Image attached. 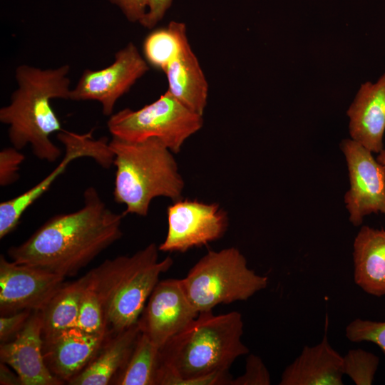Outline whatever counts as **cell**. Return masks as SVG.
<instances>
[{
    "label": "cell",
    "mask_w": 385,
    "mask_h": 385,
    "mask_svg": "<svg viewBox=\"0 0 385 385\" xmlns=\"http://www.w3.org/2000/svg\"><path fill=\"white\" fill-rule=\"evenodd\" d=\"M181 279L159 281L138 319L141 333L159 348L184 329L198 315Z\"/></svg>",
    "instance_id": "13"
},
{
    "label": "cell",
    "mask_w": 385,
    "mask_h": 385,
    "mask_svg": "<svg viewBox=\"0 0 385 385\" xmlns=\"http://www.w3.org/2000/svg\"><path fill=\"white\" fill-rule=\"evenodd\" d=\"M168 232L158 246L162 252H184L221 238L228 224L226 212L217 203L179 199L168 207Z\"/></svg>",
    "instance_id": "10"
},
{
    "label": "cell",
    "mask_w": 385,
    "mask_h": 385,
    "mask_svg": "<svg viewBox=\"0 0 385 385\" xmlns=\"http://www.w3.org/2000/svg\"><path fill=\"white\" fill-rule=\"evenodd\" d=\"M111 332L93 334L77 327L63 331L43 340L44 361L55 376L68 382L88 365Z\"/></svg>",
    "instance_id": "15"
},
{
    "label": "cell",
    "mask_w": 385,
    "mask_h": 385,
    "mask_svg": "<svg viewBox=\"0 0 385 385\" xmlns=\"http://www.w3.org/2000/svg\"><path fill=\"white\" fill-rule=\"evenodd\" d=\"M340 148L349 172V189L344 203L349 221L360 225L372 213L385 216V174L381 164L369 150L351 139H344Z\"/></svg>",
    "instance_id": "11"
},
{
    "label": "cell",
    "mask_w": 385,
    "mask_h": 385,
    "mask_svg": "<svg viewBox=\"0 0 385 385\" xmlns=\"http://www.w3.org/2000/svg\"><path fill=\"white\" fill-rule=\"evenodd\" d=\"M168 91L191 111L203 115L208 96V83L187 34L179 51L164 72Z\"/></svg>",
    "instance_id": "18"
},
{
    "label": "cell",
    "mask_w": 385,
    "mask_h": 385,
    "mask_svg": "<svg viewBox=\"0 0 385 385\" xmlns=\"http://www.w3.org/2000/svg\"><path fill=\"white\" fill-rule=\"evenodd\" d=\"M238 312H200L159 348L155 385H230L229 369L249 352Z\"/></svg>",
    "instance_id": "2"
},
{
    "label": "cell",
    "mask_w": 385,
    "mask_h": 385,
    "mask_svg": "<svg viewBox=\"0 0 385 385\" xmlns=\"http://www.w3.org/2000/svg\"><path fill=\"white\" fill-rule=\"evenodd\" d=\"M270 373L262 360L257 355L250 354L246 360L245 373L232 379L230 385H269Z\"/></svg>",
    "instance_id": "28"
},
{
    "label": "cell",
    "mask_w": 385,
    "mask_h": 385,
    "mask_svg": "<svg viewBox=\"0 0 385 385\" xmlns=\"http://www.w3.org/2000/svg\"><path fill=\"white\" fill-rule=\"evenodd\" d=\"M0 384H21L17 374L10 371L6 364L1 362L0 365Z\"/></svg>",
    "instance_id": "32"
},
{
    "label": "cell",
    "mask_w": 385,
    "mask_h": 385,
    "mask_svg": "<svg viewBox=\"0 0 385 385\" xmlns=\"http://www.w3.org/2000/svg\"><path fill=\"white\" fill-rule=\"evenodd\" d=\"M158 366L159 347L140 332L129 359L111 384L155 385Z\"/></svg>",
    "instance_id": "22"
},
{
    "label": "cell",
    "mask_w": 385,
    "mask_h": 385,
    "mask_svg": "<svg viewBox=\"0 0 385 385\" xmlns=\"http://www.w3.org/2000/svg\"><path fill=\"white\" fill-rule=\"evenodd\" d=\"M378 162L382 166L385 174V148H384L378 154L376 158Z\"/></svg>",
    "instance_id": "33"
},
{
    "label": "cell",
    "mask_w": 385,
    "mask_h": 385,
    "mask_svg": "<svg viewBox=\"0 0 385 385\" xmlns=\"http://www.w3.org/2000/svg\"><path fill=\"white\" fill-rule=\"evenodd\" d=\"M123 216L112 211L94 187H88L80 209L52 216L7 253L17 263L73 277L120 239Z\"/></svg>",
    "instance_id": "1"
},
{
    "label": "cell",
    "mask_w": 385,
    "mask_h": 385,
    "mask_svg": "<svg viewBox=\"0 0 385 385\" xmlns=\"http://www.w3.org/2000/svg\"><path fill=\"white\" fill-rule=\"evenodd\" d=\"M185 34V24L175 21L166 27L150 32L143 42V53L148 63L165 72L177 55Z\"/></svg>",
    "instance_id": "23"
},
{
    "label": "cell",
    "mask_w": 385,
    "mask_h": 385,
    "mask_svg": "<svg viewBox=\"0 0 385 385\" xmlns=\"http://www.w3.org/2000/svg\"><path fill=\"white\" fill-rule=\"evenodd\" d=\"M172 3L173 0H148L147 12L140 24L146 29H153L162 20Z\"/></svg>",
    "instance_id": "31"
},
{
    "label": "cell",
    "mask_w": 385,
    "mask_h": 385,
    "mask_svg": "<svg viewBox=\"0 0 385 385\" xmlns=\"http://www.w3.org/2000/svg\"><path fill=\"white\" fill-rule=\"evenodd\" d=\"M345 334L349 341L374 343L385 354V320L356 319L346 326Z\"/></svg>",
    "instance_id": "26"
},
{
    "label": "cell",
    "mask_w": 385,
    "mask_h": 385,
    "mask_svg": "<svg viewBox=\"0 0 385 385\" xmlns=\"http://www.w3.org/2000/svg\"><path fill=\"white\" fill-rule=\"evenodd\" d=\"M118 6L128 21L140 23L145 16L148 0H107Z\"/></svg>",
    "instance_id": "30"
},
{
    "label": "cell",
    "mask_w": 385,
    "mask_h": 385,
    "mask_svg": "<svg viewBox=\"0 0 385 385\" xmlns=\"http://www.w3.org/2000/svg\"><path fill=\"white\" fill-rule=\"evenodd\" d=\"M203 125V115L186 107L168 91L138 110L124 108L107 121L113 137L128 142L157 138L173 153Z\"/></svg>",
    "instance_id": "7"
},
{
    "label": "cell",
    "mask_w": 385,
    "mask_h": 385,
    "mask_svg": "<svg viewBox=\"0 0 385 385\" xmlns=\"http://www.w3.org/2000/svg\"><path fill=\"white\" fill-rule=\"evenodd\" d=\"M354 280L365 292L385 295V230L361 227L353 243Z\"/></svg>",
    "instance_id": "19"
},
{
    "label": "cell",
    "mask_w": 385,
    "mask_h": 385,
    "mask_svg": "<svg viewBox=\"0 0 385 385\" xmlns=\"http://www.w3.org/2000/svg\"><path fill=\"white\" fill-rule=\"evenodd\" d=\"M343 356L326 335L315 346H306L282 372L279 385H342Z\"/></svg>",
    "instance_id": "17"
},
{
    "label": "cell",
    "mask_w": 385,
    "mask_h": 385,
    "mask_svg": "<svg viewBox=\"0 0 385 385\" xmlns=\"http://www.w3.org/2000/svg\"><path fill=\"white\" fill-rule=\"evenodd\" d=\"M86 284L85 275L76 281L65 282L39 311L43 340L76 327Z\"/></svg>",
    "instance_id": "21"
},
{
    "label": "cell",
    "mask_w": 385,
    "mask_h": 385,
    "mask_svg": "<svg viewBox=\"0 0 385 385\" xmlns=\"http://www.w3.org/2000/svg\"><path fill=\"white\" fill-rule=\"evenodd\" d=\"M109 147L115 167L114 200L125 205L123 215L147 216L158 197L181 198L183 179L173 153L160 140L128 142L112 136Z\"/></svg>",
    "instance_id": "5"
},
{
    "label": "cell",
    "mask_w": 385,
    "mask_h": 385,
    "mask_svg": "<svg viewBox=\"0 0 385 385\" xmlns=\"http://www.w3.org/2000/svg\"><path fill=\"white\" fill-rule=\"evenodd\" d=\"M379 364V357L361 349L349 350L343 356V371L356 385H371Z\"/></svg>",
    "instance_id": "24"
},
{
    "label": "cell",
    "mask_w": 385,
    "mask_h": 385,
    "mask_svg": "<svg viewBox=\"0 0 385 385\" xmlns=\"http://www.w3.org/2000/svg\"><path fill=\"white\" fill-rule=\"evenodd\" d=\"M76 327L93 334H105L110 332L101 302L87 284L81 302Z\"/></svg>",
    "instance_id": "25"
},
{
    "label": "cell",
    "mask_w": 385,
    "mask_h": 385,
    "mask_svg": "<svg viewBox=\"0 0 385 385\" xmlns=\"http://www.w3.org/2000/svg\"><path fill=\"white\" fill-rule=\"evenodd\" d=\"M181 281L198 313L220 304L247 300L268 284L267 277L247 267L245 256L235 247L209 251Z\"/></svg>",
    "instance_id": "6"
},
{
    "label": "cell",
    "mask_w": 385,
    "mask_h": 385,
    "mask_svg": "<svg viewBox=\"0 0 385 385\" xmlns=\"http://www.w3.org/2000/svg\"><path fill=\"white\" fill-rule=\"evenodd\" d=\"M158 247L150 243L132 255L104 260L86 274L87 287L98 296L109 331L118 332L138 323L162 273L173 263L158 260Z\"/></svg>",
    "instance_id": "4"
},
{
    "label": "cell",
    "mask_w": 385,
    "mask_h": 385,
    "mask_svg": "<svg viewBox=\"0 0 385 385\" xmlns=\"http://www.w3.org/2000/svg\"><path fill=\"white\" fill-rule=\"evenodd\" d=\"M65 283V277L0 256V314L40 311Z\"/></svg>",
    "instance_id": "12"
},
{
    "label": "cell",
    "mask_w": 385,
    "mask_h": 385,
    "mask_svg": "<svg viewBox=\"0 0 385 385\" xmlns=\"http://www.w3.org/2000/svg\"><path fill=\"white\" fill-rule=\"evenodd\" d=\"M93 131L92 129L86 133H77L62 130L57 133L58 140L65 148L64 156L59 164L34 187L0 203L1 239L16 229L25 211L50 188L74 160L90 158L107 169L113 165L114 155L110 149L108 138H94Z\"/></svg>",
    "instance_id": "8"
},
{
    "label": "cell",
    "mask_w": 385,
    "mask_h": 385,
    "mask_svg": "<svg viewBox=\"0 0 385 385\" xmlns=\"http://www.w3.org/2000/svg\"><path fill=\"white\" fill-rule=\"evenodd\" d=\"M25 160L24 155L16 148H4L0 152V185L5 187L19 178L18 171Z\"/></svg>",
    "instance_id": "27"
},
{
    "label": "cell",
    "mask_w": 385,
    "mask_h": 385,
    "mask_svg": "<svg viewBox=\"0 0 385 385\" xmlns=\"http://www.w3.org/2000/svg\"><path fill=\"white\" fill-rule=\"evenodd\" d=\"M67 64L41 69L23 64L15 71L17 88L9 105L0 109V121L8 125V137L13 147L22 150L29 145L34 155L50 163L58 160L61 149L51 135L63 130L51 101L70 100Z\"/></svg>",
    "instance_id": "3"
},
{
    "label": "cell",
    "mask_w": 385,
    "mask_h": 385,
    "mask_svg": "<svg viewBox=\"0 0 385 385\" xmlns=\"http://www.w3.org/2000/svg\"><path fill=\"white\" fill-rule=\"evenodd\" d=\"M140 334L138 323L118 332H111L88 365L67 384L107 385L123 369Z\"/></svg>",
    "instance_id": "20"
},
{
    "label": "cell",
    "mask_w": 385,
    "mask_h": 385,
    "mask_svg": "<svg viewBox=\"0 0 385 385\" xmlns=\"http://www.w3.org/2000/svg\"><path fill=\"white\" fill-rule=\"evenodd\" d=\"M346 114L351 138L378 154L384 148L385 73L376 83L361 85Z\"/></svg>",
    "instance_id": "16"
},
{
    "label": "cell",
    "mask_w": 385,
    "mask_h": 385,
    "mask_svg": "<svg viewBox=\"0 0 385 385\" xmlns=\"http://www.w3.org/2000/svg\"><path fill=\"white\" fill-rule=\"evenodd\" d=\"M39 311H33L22 329L10 341L1 343V362L12 368L22 385H60L63 381L47 367Z\"/></svg>",
    "instance_id": "14"
},
{
    "label": "cell",
    "mask_w": 385,
    "mask_h": 385,
    "mask_svg": "<svg viewBox=\"0 0 385 385\" xmlns=\"http://www.w3.org/2000/svg\"><path fill=\"white\" fill-rule=\"evenodd\" d=\"M33 311L23 310L0 317V342L12 339L22 329Z\"/></svg>",
    "instance_id": "29"
},
{
    "label": "cell",
    "mask_w": 385,
    "mask_h": 385,
    "mask_svg": "<svg viewBox=\"0 0 385 385\" xmlns=\"http://www.w3.org/2000/svg\"><path fill=\"white\" fill-rule=\"evenodd\" d=\"M146 60L133 43H128L115 54L114 61L100 70H85L70 100L96 101L102 106L103 115L111 116L117 101L148 71Z\"/></svg>",
    "instance_id": "9"
}]
</instances>
